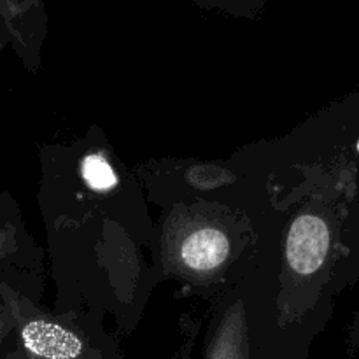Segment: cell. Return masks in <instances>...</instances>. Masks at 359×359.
I'll list each match as a JSON object with an SVG mask.
<instances>
[{"label":"cell","instance_id":"cell-1","mask_svg":"<svg viewBox=\"0 0 359 359\" xmlns=\"http://www.w3.org/2000/svg\"><path fill=\"white\" fill-rule=\"evenodd\" d=\"M332 245V231L323 217L305 214L291 224L287 237V263L298 276H312L325 265Z\"/></svg>","mask_w":359,"mask_h":359},{"label":"cell","instance_id":"cell-2","mask_svg":"<svg viewBox=\"0 0 359 359\" xmlns=\"http://www.w3.org/2000/svg\"><path fill=\"white\" fill-rule=\"evenodd\" d=\"M21 354L25 359H112L102 351L42 321L21 326Z\"/></svg>","mask_w":359,"mask_h":359},{"label":"cell","instance_id":"cell-3","mask_svg":"<svg viewBox=\"0 0 359 359\" xmlns=\"http://www.w3.org/2000/svg\"><path fill=\"white\" fill-rule=\"evenodd\" d=\"M228 251H230V244H228L226 235L214 228H202V230L193 231L182 242L181 258L189 269L205 272L221 265L226 259Z\"/></svg>","mask_w":359,"mask_h":359},{"label":"cell","instance_id":"cell-4","mask_svg":"<svg viewBox=\"0 0 359 359\" xmlns=\"http://www.w3.org/2000/svg\"><path fill=\"white\" fill-rule=\"evenodd\" d=\"M205 359H251L249 340L241 319L224 323L209 344Z\"/></svg>","mask_w":359,"mask_h":359},{"label":"cell","instance_id":"cell-5","mask_svg":"<svg viewBox=\"0 0 359 359\" xmlns=\"http://www.w3.org/2000/svg\"><path fill=\"white\" fill-rule=\"evenodd\" d=\"M81 172H83L86 184L95 191H107V189L114 188L116 182H118L109 161L100 154H90V156L84 158Z\"/></svg>","mask_w":359,"mask_h":359},{"label":"cell","instance_id":"cell-6","mask_svg":"<svg viewBox=\"0 0 359 359\" xmlns=\"http://www.w3.org/2000/svg\"><path fill=\"white\" fill-rule=\"evenodd\" d=\"M353 342H354V349L359 353V316H358V321H356V330H354Z\"/></svg>","mask_w":359,"mask_h":359},{"label":"cell","instance_id":"cell-7","mask_svg":"<svg viewBox=\"0 0 359 359\" xmlns=\"http://www.w3.org/2000/svg\"><path fill=\"white\" fill-rule=\"evenodd\" d=\"M6 359H25V358L23 354H21V351H14V353H11Z\"/></svg>","mask_w":359,"mask_h":359}]
</instances>
